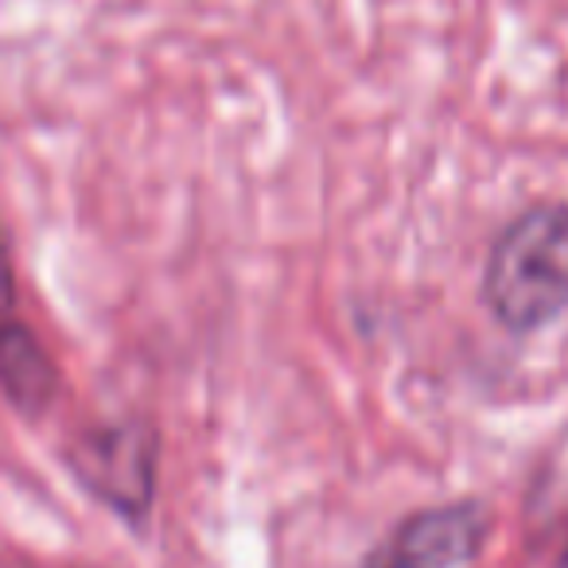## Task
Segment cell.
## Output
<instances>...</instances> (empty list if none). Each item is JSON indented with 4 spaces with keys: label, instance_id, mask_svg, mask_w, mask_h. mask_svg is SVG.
Here are the masks:
<instances>
[{
    "label": "cell",
    "instance_id": "6da1fadb",
    "mask_svg": "<svg viewBox=\"0 0 568 568\" xmlns=\"http://www.w3.org/2000/svg\"><path fill=\"white\" fill-rule=\"evenodd\" d=\"M483 296L514 332H534L568 308V206H537L503 230Z\"/></svg>",
    "mask_w": 568,
    "mask_h": 568
},
{
    "label": "cell",
    "instance_id": "5b68a950",
    "mask_svg": "<svg viewBox=\"0 0 568 568\" xmlns=\"http://www.w3.org/2000/svg\"><path fill=\"white\" fill-rule=\"evenodd\" d=\"M12 308V261H9V245L0 234V312Z\"/></svg>",
    "mask_w": 568,
    "mask_h": 568
},
{
    "label": "cell",
    "instance_id": "3957f363",
    "mask_svg": "<svg viewBox=\"0 0 568 568\" xmlns=\"http://www.w3.org/2000/svg\"><path fill=\"white\" fill-rule=\"evenodd\" d=\"M483 537H487L483 506H436V510H420L405 518L366 557V568H456L479 552Z\"/></svg>",
    "mask_w": 568,
    "mask_h": 568
},
{
    "label": "cell",
    "instance_id": "277c9868",
    "mask_svg": "<svg viewBox=\"0 0 568 568\" xmlns=\"http://www.w3.org/2000/svg\"><path fill=\"white\" fill-rule=\"evenodd\" d=\"M0 389L28 417H40L59 394V371L48 347L17 320L0 324Z\"/></svg>",
    "mask_w": 568,
    "mask_h": 568
},
{
    "label": "cell",
    "instance_id": "7a4b0ae2",
    "mask_svg": "<svg viewBox=\"0 0 568 568\" xmlns=\"http://www.w3.org/2000/svg\"><path fill=\"white\" fill-rule=\"evenodd\" d=\"M79 479L125 514H141L156 490V433L149 425H113L82 436L71 452Z\"/></svg>",
    "mask_w": 568,
    "mask_h": 568
}]
</instances>
